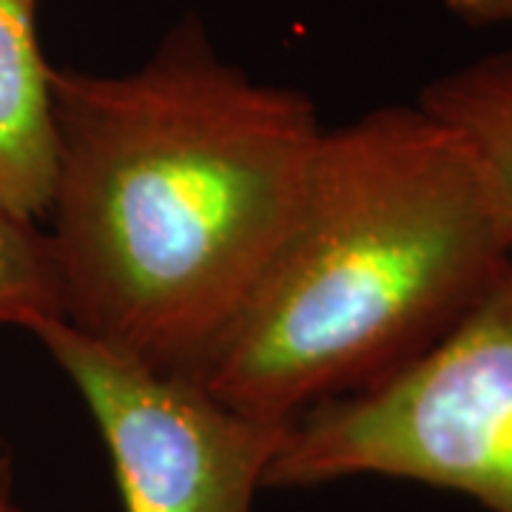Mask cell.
<instances>
[{"mask_svg":"<svg viewBox=\"0 0 512 512\" xmlns=\"http://www.w3.org/2000/svg\"><path fill=\"white\" fill-rule=\"evenodd\" d=\"M55 245L72 328L194 379L291 225L311 97L222 60L200 18L134 72H52Z\"/></svg>","mask_w":512,"mask_h":512,"instance_id":"1","label":"cell"},{"mask_svg":"<svg viewBox=\"0 0 512 512\" xmlns=\"http://www.w3.org/2000/svg\"><path fill=\"white\" fill-rule=\"evenodd\" d=\"M510 259L487 165L436 114L382 106L322 128L285 237L194 379L291 424L410 365Z\"/></svg>","mask_w":512,"mask_h":512,"instance_id":"2","label":"cell"},{"mask_svg":"<svg viewBox=\"0 0 512 512\" xmlns=\"http://www.w3.org/2000/svg\"><path fill=\"white\" fill-rule=\"evenodd\" d=\"M359 476L416 481L512 512V259L410 365L291 421L265 487Z\"/></svg>","mask_w":512,"mask_h":512,"instance_id":"3","label":"cell"},{"mask_svg":"<svg viewBox=\"0 0 512 512\" xmlns=\"http://www.w3.org/2000/svg\"><path fill=\"white\" fill-rule=\"evenodd\" d=\"M29 333L86 404L123 512H256L288 424L254 419L197 379L140 365L63 319Z\"/></svg>","mask_w":512,"mask_h":512,"instance_id":"4","label":"cell"},{"mask_svg":"<svg viewBox=\"0 0 512 512\" xmlns=\"http://www.w3.org/2000/svg\"><path fill=\"white\" fill-rule=\"evenodd\" d=\"M55 66L40 52L35 6L0 0V205L49 217L57 171Z\"/></svg>","mask_w":512,"mask_h":512,"instance_id":"5","label":"cell"},{"mask_svg":"<svg viewBox=\"0 0 512 512\" xmlns=\"http://www.w3.org/2000/svg\"><path fill=\"white\" fill-rule=\"evenodd\" d=\"M419 106L476 148L512 220V49L433 80L421 89Z\"/></svg>","mask_w":512,"mask_h":512,"instance_id":"6","label":"cell"},{"mask_svg":"<svg viewBox=\"0 0 512 512\" xmlns=\"http://www.w3.org/2000/svg\"><path fill=\"white\" fill-rule=\"evenodd\" d=\"M66 319V288L52 237L0 205V325L32 330Z\"/></svg>","mask_w":512,"mask_h":512,"instance_id":"7","label":"cell"},{"mask_svg":"<svg viewBox=\"0 0 512 512\" xmlns=\"http://www.w3.org/2000/svg\"><path fill=\"white\" fill-rule=\"evenodd\" d=\"M447 12L467 26H507L512 29V0H444Z\"/></svg>","mask_w":512,"mask_h":512,"instance_id":"8","label":"cell"},{"mask_svg":"<svg viewBox=\"0 0 512 512\" xmlns=\"http://www.w3.org/2000/svg\"><path fill=\"white\" fill-rule=\"evenodd\" d=\"M12 493V453L6 441L0 439V498Z\"/></svg>","mask_w":512,"mask_h":512,"instance_id":"9","label":"cell"},{"mask_svg":"<svg viewBox=\"0 0 512 512\" xmlns=\"http://www.w3.org/2000/svg\"><path fill=\"white\" fill-rule=\"evenodd\" d=\"M0 512H20L18 504H15V498H12V493L0 498Z\"/></svg>","mask_w":512,"mask_h":512,"instance_id":"10","label":"cell"},{"mask_svg":"<svg viewBox=\"0 0 512 512\" xmlns=\"http://www.w3.org/2000/svg\"><path fill=\"white\" fill-rule=\"evenodd\" d=\"M26 3H29V6H37V0H26Z\"/></svg>","mask_w":512,"mask_h":512,"instance_id":"11","label":"cell"}]
</instances>
